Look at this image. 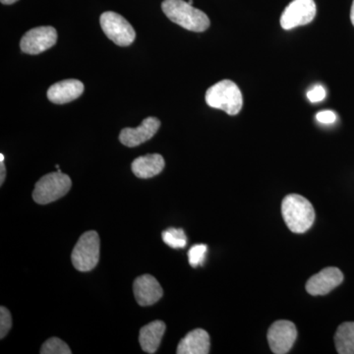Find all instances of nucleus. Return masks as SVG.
<instances>
[{"label":"nucleus","mask_w":354,"mask_h":354,"mask_svg":"<svg viewBox=\"0 0 354 354\" xmlns=\"http://www.w3.org/2000/svg\"><path fill=\"white\" fill-rule=\"evenodd\" d=\"M2 4H6V6H10V4L15 3L18 0H0Z\"/></svg>","instance_id":"obj_25"},{"label":"nucleus","mask_w":354,"mask_h":354,"mask_svg":"<svg viewBox=\"0 0 354 354\" xmlns=\"http://www.w3.org/2000/svg\"><path fill=\"white\" fill-rule=\"evenodd\" d=\"M165 332V324L157 320L144 326L140 330L139 342L147 353H155L160 346Z\"/></svg>","instance_id":"obj_16"},{"label":"nucleus","mask_w":354,"mask_h":354,"mask_svg":"<svg viewBox=\"0 0 354 354\" xmlns=\"http://www.w3.org/2000/svg\"><path fill=\"white\" fill-rule=\"evenodd\" d=\"M206 102L211 108L221 109L230 115H236L243 106V97L236 84L223 80L208 88Z\"/></svg>","instance_id":"obj_3"},{"label":"nucleus","mask_w":354,"mask_h":354,"mask_svg":"<svg viewBox=\"0 0 354 354\" xmlns=\"http://www.w3.org/2000/svg\"><path fill=\"white\" fill-rule=\"evenodd\" d=\"M100 236L95 230H88L81 235L72 251L74 268L80 272H90L95 269L100 260Z\"/></svg>","instance_id":"obj_5"},{"label":"nucleus","mask_w":354,"mask_h":354,"mask_svg":"<svg viewBox=\"0 0 354 354\" xmlns=\"http://www.w3.org/2000/svg\"><path fill=\"white\" fill-rule=\"evenodd\" d=\"M351 23H353V25L354 26V0H353V6H351Z\"/></svg>","instance_id":"obj_26"},{"label":"nucleus","mask_w":354,"mask_h":354,"mask_svg":"<svg viewBox=\"0 0 354 354\" xmlns=\"http://www.w3.org/2000/svg\"><path fill=\"white\" fill-rule=\"evenodd\" d=\"M41 354H70L71 349L67 346L66 342L58 337H51L48 339L41 348Z\"/></svg>","instance_id":"obj_19"},{"label":"nucleus","mask_w":354,"mask_h":354,"mask_svg":"<svg viewBox=\"0 0 354 354\" xmlns=\"http://www.w3.org/2000/svg\"><path fill=\"white\" fill-rule=\"evenodd\" d=\"M160 127V121L157 118H147L136 128H124L121 130L120 140L127 147H137L152 139Z\"/></svg>","instance_id":"obj_11"},{"label":"nucleus","mask_w":354,"mask_h":354,"mask_svg":"<svg viewBox=\"0 0 354 354\" xmlns=\"http://www.w3.org/2000/svg\"><path fill=\"white\" fill-rule=\"evenodd\" d=\"M57 41V30L50 26H41L26 32L21 39L20 48L27 55H36L50 50Z\"/></svg>","instance_id":"obj_7"},{"label":"nucleus","mask_w":354,"mask_h":354,"mask_svg":"<svg viewBox=\"0 0 354 354\" xmlns=\"http://www.w3.org/2000/svg\"><path fill=\"white\" fill-rule=\"evenodd\" d=\"M165 158L160 153H149L135 158L131 165L133 174L138 178H151L165 169Z\"/></svg>","instance_id":"obj_15"},{"label":"nucleus","mask_w":354,"mask_h":354,"mask_svg":"<svg viewBox=\"0 0 354 354\" xmlns=\"http://www.w3.org/2000/svg\"><path fill=\"white\" fill-rule=\"evenodd\" d=\"M188 3L191 4V6H193V0H188Z\"/></svg>","instance_id":"obj_27"},{"label":"nucleus","mask_w":354,"mask_h":354,"mask_svg":"<svg viewBox=\"0 0 354 354\" xmlns=\"http://www.w3.org/2000/svg\"><path fill=\"white\" fill-rule=\"evenodd\" d=\"M297 330L290 321L279 320L272 324L268 332V342L272 353L286 354L297 341Z\"/></svg>","instance_id":"obj_9"},{"label":"nucleus","mask_w":354,"mask_h":354,"mask_svg":"<svg viewBox=\"0 0 354 354\" xmlns=\"http://www.w3.org/2000/svg\"><path fill=\"white\" fill-rule=\"evenodd\" d=\"M326 95H327V93H326L325 88L320 85L315 86L307 92V97H308L310 102H314V104L322 102L325 99Z\"/></svg>","instance_id":"obj_22"},{"label":"nucleus","mask_w":354,"mask_h":354,"mask_svg":"<svg viewBox=\"0 0 354 354\" xmlns=\"http://www.w3.org/2000/svg\"><path fill=\"white\" fill-rule=\"evenodd\" d=\"M100 22L106 36L118 46H130L136 38L131 24L120 14L113 11L102 13Z\"/></svg>","instance_id":"obj_6"},{"label":"nucleus","mask_w":354,"mask_h":354,"mask_svg":"<svg viewBox=\"0 0 354 354\" xmlns=\"http://www.w3.org/2000/svg\"><path fill=\"white\" fill-rule=\"evenodd\" d=\"M0 171H1V174H0V184L2 185L6 177V165H4V160H0Z\"/></svg>","instance_id":"obj_24"},{"label":"nucleus","mask_w":354,"mask_h":354,"mask_svg":"<svg viewBox=\"0 0 354 354\" xmlns=\"http://www.w3.org/2000/svg\"><path fill=\"white\" fill-rule=\"evenodd\" d=\"M281 213L286 227L295 234H304L315 221L313 206L301 195H288L281 204Z\"/></svg>","instance_id":"obj_2"},{"label":"nucleus","mask_w":354,"mask_h":354,"mask_svg":"<svg viewBox=\"0 0 354 354\" xmlns=\"http://www.w3.org/2000/svg\"><path fill=\"white\" fill-rule=\"evenodd\" d=\"M316 10L314 0H293L286 7L279 22L285 30L307 25L315 18Z\"/></svg>","instance_id":"obj_8"},{"label":"nucleus","mask_w":354,"mask_h":354,"mask_svg":"<svg viewBox=\"0 0 354 354\" xmlns=\"http://www.w3.org/2000/svg\"><path fill=\"white\" fill-rule=\"evenodd\" d=\"M84 93V84L76 79L60 81L53 84L48 91V97L55 104L75 101Z\"/></svg>","instance_id":"obj_13"},{"label":"nucleus","mask_w":354,"mask_h":354,"mask_svg":"<svg viewBox=\"0 0 354 354\" xmlns=\"http://www.w3.org/2000/svg\"><path fill=\"white\" fill-rule=\"evenodd\" d=\"M162 9L169 20L188 31L205 32L211 25L206 13L184 0H165Z\"/></svg>","instance_id":"obj_1"},{"label":"nucleus","mask_w":354,"mask_h":354,"mask_svg":"<svg viewBox=\"0 0 354 354\" xmlns=\"http://www.w3.org/2000/svg\"><path fill=\"white\" fill-rule=\"evenodd\" d=\"M337 353L354 354V322L342 324L335 335Z\"/></svg>","instance_id":"obj_17"},{"label":"nucleus","mask_w":354,"mask_h":354,"mask_svg":"<svg viewBox=\"0 0 354 354\" xmlns=\"http://www.w3.org/2000/svg\"><path fill=\"white\" fill-rule=\"evenodd\" d=\"M133 291L135 299L141 306H150L157 304L164 295L162 286L151 274H143L135 279Z\"/></svg>","instance_id":"obj_12"},{"label":"nucleus","mask_w":354,"mask_h":354,"mask_svg":"<svg viewBox=\"0 0 354 354\" xmlns=\"http://www.w3.org/2000/svg\"><path fill=\"white\" fill-rule=\"evenodd\" d=\"M344 281V274L337 268H326L315 276L311 277L306 283V290L311 295H325L335 290Z\"/></svg>","instance_id":"obj_10"},{"label":"nucleus","mask_w":354,"mask_h":354,"mask_svg":"<svg viewBox=\"0 0 354 354\" xmlns=\"http://www.w3.org/2000/svg\"><path fill=\"white\" fill-rule=\"evenodd\" d=\"M72 181L62 171L44 176L35 185L32 198L41 205L50 204L65 196L71 189Z\"/></svg>","instance_id":"obj_4"},{"label":"nucleus","mask_w":354,"mask_h":354,"mask_svg":"<svg viewBox=\"0 0 354 354\" xmlns=\"http://www.w3.org/2000/svg\"><path fill=\"white\" fill-rule=\"evenodd\" d=\"M316 118L323 124H332L337 120V114L332 111H323L316 114Z\"/></svg>","instance_id":"obj_23"},{"label":"nucleus","mask_w":354,"mask_h":354,"mask_svg":"<svg viewBox=\"0 0 354 354\" xmlns=\"http://www.w3.org/2000/svg\"><path fill=\"white\" fill-rule=\"evenodd\" d=\"M208 247L205 244H197L191 247L189 252H188V260L191 267L196 268L198 266L202 265L206 258Z\"/></svg>","instance_id":"obj_20"},{"label":"nucleus","mask_w":354,"mask_h":354,"mask_svg":"<svg viewBox=\"0 0 354 354\" xmlns=\"http://www.w3.org/2000/svg\"><path fill=\"white\" fill-rule=\"evenodd\" d=\"M162 241L171 248L180 249L187 245V237L183 228L171 227L162 234Z\"/></svg>","instance_id":"obj_18"},{"label":"nucleus","mask_w":354,"mask_h":354,"mask_svg":"<svg viewBox=\"0 0 354 354\" xmlns=\"http://www.w3.org/2000/svg\"><path fill=\"white\" fill-rule=\"evenodd\" d=\"M12 327V317L6 307H0V339H4Z\"/></svg>","instance_id":"obj_21"},{"label":"nucleus","mask_w":354,"mask_h":354,"mask_svg":"<svg viewBox=\"0 0 354 354\" xmlns=\"http://www.w3.org/2000/svg\"><path fill=\"white\" fill-rule=\"evenodd\" d=\"M209 335L206 330H191L179 342L177 354H208L209 353Z\"/></svg>","instance_id":"obj_14"}]
</instances>
